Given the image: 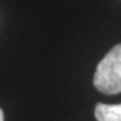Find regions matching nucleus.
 Segmentation results:
<instances>
[{
	"mask_svg": "<svg viewBox=\"0 0 121 121\" xmlns=\"http://www.w3.org/2000/svg\"><path fill=\"white\" fill-rule=\"evenodd\" d=\"M94 86L108 95L121 93V43L114 46L99 62L94 74Z\"/></svg>",
	"mask_w": 121,
	"mask_h": 121,
	"instance_id": "1",
	"label": "nucleus"
},
{
	"mask_svg": "<svg viewBox=\"0 0 121 121\" xmlns=\"http://www.w3.org/2000/svg\"><path fill=\"white\" fill-rule=\"evenodd\" d=\"M96 121H121V104L109 105L99 103L95 106Z\"/></svg>",
	"mask_w": 121,
	"mask_h": 121,
	"instance_id": "2",
	"label": "nucleus"
},
{
	"mask_svg": "<svg viewBox=\"0 0 121 121\" xmlns=\"http://www.w3.org/2000/svg\"><path fill=\"white\" fill-rule=\"evenodd\" d=\"M0 121H4V112L1 109H0Z\"/></svg>",
	"mask_w": 121,
	"mask_h": 121,
	"instance_id": "3",
	"label": "nucleus"
}]
</instances>
